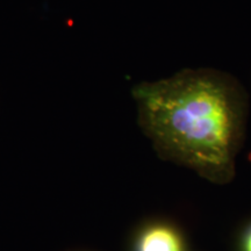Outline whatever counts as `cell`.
<instances>
[{"mask_svg":"<svg viewBox=\"0 0 251 251\" xmlns=\"http://www.w3.org/2000/svg\"><path fill=\"white\" fill-rule=\"evenodd\" d=\"M142 129L163 156L206 176H230L242 143L247 94L228 72L184 69L133 89Z\"/></svg>","mask_w":251,"mask_h":251,"instance_id":"6da1fadb","label":"cell"},{"mask_svg":"<svg viewBox=\"0 0 251 251\" xmlns=\"http://www.w3.org/2000/svg\"><path fill=\"white\" fill-rule=\"evenodd\" d=\"M139 251H181L179 237L168 227L150 228L140 240Z\"/></svg>","mask_w":251,"mask_h":251,"instance_id":"7a4b0ae2","label":"cell"},{"mask_svg":"<svg viewBox=\"0 0 251 251\" xmlns=\"http://www.w3.org/2000/svg\"><path fill=\"white\" fill-rule=\"evenodd\" d=\"M246 250L247 251H251V231L248 235L247 241H246Z\"/></svg>","mask_w":251,"mask_h":251,"instance_id":"3957f363","label":"cell"}]
</instances>
